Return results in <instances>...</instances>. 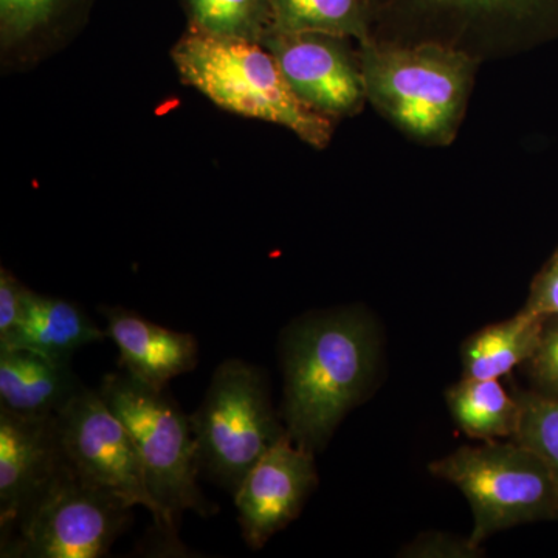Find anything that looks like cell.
I'll return each instance as SVG.
<instances>
[{"label": "cell", "mask_w": 558, "mask_h": 558, "mask_svg": "<svg viewBox=\"0 0 558 558\" xmlns=\"http://www.w3.org/2000/svg\"><path fill=\"white\" fill-rule=\"evenodd\" d=\"M289 438L318 453L368 395L379 360L377 332L355 310L312 312L290 323L279 343Z\"/></svg>", "instance_id": "obj_1"}, {"label": "cell", "mask_w": 558, "mask_h": 558, "mask_svg": "<svg viewBox=\"0 0 558 558\" xmlns=\"http://www.w3.org/2000/svg\"><path fill=\"white\" fill-rule=\"evenodd\" d=\"M172 61L183 81L220 108L281 124L315 148L328 145L329 120L296 97L263 44L191 31Z\"/></svg>", "instance_id": "obj_2"}, {"label": "cell", "mask_w": 558, "mask_h": 558, "mask_svg": "<svg viewBox=\"0 0 558 558\" xmlns=\"http://www.w3.org/2000/svg\"><path fill=\"white\" fill-rule=\"evenodd\" d=\"M190 424L201 475L231 497L256 462L288 433L275 413L266 374L240 359L226 360L216 368Z\"/></svg>", "instance_id": "obj_3"}, {"label": "cell", "mask_w": 558, "mask_h": 558, "mask_svg": "<svg viewBox=\"0 0 558 558\" xmlns=\"http://www.w3.org/2000/svg\"><path fill=\"white\" fill-rule=\"evenodd\" d=\"M98 391L126 425L137 447L150 495L168 519L178 526L186 510L199 517L218 512L197 483L201 470L190 416L178 402L165 389L150 387L126 371L106 374Z\"/></svg>", "instance_id": "obj_4"}, {"label": "cell", "mask_w": 558, "mask_h": 558, "mask_svg": "<svg viewBox=\"0 0 558 558\" xmlns=\"http://www.w3.org/2000/svg\"><path fill=\"white\" fill-rule=\"evenodd\" d=\"M365 44L362 75L369 100L414 137L449 140L468 97L469 58L438 44Z\"/></svg>", "instance_id": "obj_5"}, {"label": "cell", "mask_w": 558, "mask_h": 558, "mask_svg": "<svg viewBox=\"0 0 558 558\" xmlns=\"http://www.w3.org/2000/svg\"><path fill=\"white\" fill-rule=\"evenodd\" d=\"M457 486L473 512L475 546L490 535L532 521L557 519L558 481L545 461L519 440L461 447L429 464Z\"/></svg>", "instance_id": "obj_6"}, {"label": "cell", "mask_w": 558, "mask_h": 558, "mask_svg": "<svg viewBox=\"0 0 558 558\" xmlns=\"http://www.w3.org/2000/svg\"><path fill=\"white\" fill-rule=\"evenodd\" d=\"M132 506L84 478L64 457L43 492L5 535L3 558H98L108 556L130 527Z\"/></svg>", "instance_id": "obj_7"}, {"label": "cell", "mask_w": 558, "mask_h": 558, "mask_svg": "<svg viewBox=\"0 0 558 558\" xmlns=\"http://www.w3.org/2000/svg\"><path fill=\"white\" fill-rule=\"evenodd\" d=\"M64 457L84 478L112 492L135 508L148 509L156 527L178 545V526L150 495L137 447L126 425L102 400L100 391L84 387L57 414Z\"/></svg>", "instance_id": "obj_8"}, {"label": "cell", "mask_w": 558, "mask_h": 558, "mask_svg": "<svg viewBox=\"0 0 558 558\" xmlns=\"http://www.w3.org/2000/svg\"><path fill=\"white\" fill-rule=\"evenodd\" d=\"M318 484L314 453L301 449L288 433L250 470L234 495L241 534L260 549L300 515Z\"/></svg>", "instance_id": "obj_9"}, {"label": "cell", "mask_w": 558, "mask_h": 558, "mask_svg": "<svg viewBox=\"0 0 558 558\" xmlns=\"http://www.w3.org/2000/svg\"><path fill=\"white\" fill-rule=\"evenodd\" d=\"M260 44L304 105L323 116H344L362 105V70L355 68L341 36L271 31Z\"/></svg>", "instance_id": "obj_10"}, {"label": "cell", "mask_w": 558, "mask_h": 558, "mask_svg": "<svg viewBox=\"0 0 558 558\" xmlns=\"http://www.w3.org/2000/svg\"><path fill=\"white\" fill-rule=\"evenodd\" d=\"M64 459L53 416L0 409V535H5Z\"/></svg>", "instance_id": "obj_11"}, {"label": "cell", "mask_w": 558, "mask_h": 558, "mask_svg": "<svg viewBox=\"0 0 558 558\" xmlns=\"http://www.w3.org/2000/svg\"><path fill=\"white\" fill-rule=\"evenodd\" d=\"M106 332L120 351V368L150 387L167 389L175 377L199 362V344L189 332H175L149 322L137 312L101 306Z\"/></svg>", "instance_id": "obj_12"}, {"label": "cell", "mask_w": 558, "mask_h": 558, "mask_svg": "<svg viewBox=\"0 0 558 558\" xmlns=\"http://www.w3.org/2000/svg\"><path fill=\"white\" fill-rule=\"evenodd\" d=\"M86 387L70 362L25 348H0V409L21 416H53Z\"/></svg>", "instance_id": "obj_13"}, {"label": "cell", "mask_w": 558, "mask_h": 558, "mask_svg": "<svg viewBox=\"0 0 558 558\" xmlns=\"http://www.w3.org/2000/svg\"><path fill=\"white\" fill-rule=\"evenodd\" d=\"M109 339L80 306L28 289L20 323L0 348H25L58 362H70L86 344Z\"/></svg>", "instance_id": "obj_14"}, {"label": "cell", "mask_w": 558, "mask_h": 558, "mask_svg": "<svg viewBox=\"0 0 558 558\" xmlns=\"http://www.w3.org/2000/svg\"><path fill=\"white\" fill-rule=\"evenodd\" d=\"M545 319L523 310L515 317L487 326L462 348L465 379H495L527 363L537 351Z\"/></svg>", "instance_id": "obj_15"}, {"label": "cell", "mask_w": 558, "mask_h": 558, "mask_svg": "<svg viewBox=\"0 0 558 558\" xmlns=\"http://www.w3.org/2000/svg\"><path fill=\"white\" fill-rule=\"evenodd\" d=\"M447 403L458 427L473 439L515 435L520 400L495 379H462L447 391Z\"/></svg>", "instance_id": "obj_16"}, {"label": "cell", "mask_w": 558, "mask_h": 558, "mask_svg": "<svg viewBox=\"0 0 558 558\" xmlns=\"http://www.w3.org/2000/svg\"><path fill=\"white\" fill-rule=\"evenodd\" d=\"M271 31L352 36L368 43V0H270Z\"/></svg>", "instance_id": "obj_17"}, {"label": "cell", "mask_w": 558, "mask_h": 558, "mask_svg": "<svg viewBox=\"0 0 558 558\" xmlns=\"http://www.w3.org/2000/svg\"><path fill=\"white\" fill-rule=\"evenodd\" d=\"M193 31L263 43L274 28L270 0H186Z\"/></svg>", "instance_id": "obj_18"}, {"label": "cell", "mask_w": 558, "mask_h": 558, "mask_svg": "<svg viewBox=\"0 0 558 558\" xmlns=\"http://www.w3.org/2000/svg\"><path fill=\"white\" fill-rule=\"evenodd\" d=\"M444 20L538 22L558 20V0H396Z\"/></svg>", "instance_id": "obj_19"}, {"label": "cell", "mask_w": 558, "mask_h": 558, "mask_svg": "<svg viewBox=\"0 0 558 558\" xmlns=\"http://www.w3.org/2000/svg\"><path fill=\"white\" fill-rule=\"evenodd\" d=\"M520 417L513 439L537 453L558 481V399L520 395Z\"/></svg>", "instance_id": "obj_20"}, {"label": "cell", "mask_w": 558, "mask_h": 558, "mask_svg": "<svg viewBox=\"0 0 558 558\" xmlns=\"http://www.w3.org/2000/svg\"><path fill=\"white\" fill-rule=\"evenodd\" d=\"M64 0H0L3 47H11L49 24Z\"/></svg>", "instance_id": "obj_21"}, {"label": "cell", "mask_w": 558, "mask_h": 558, "mask_svg": "<svg viewBox=\"0 0 558 558\" xmlns=\"http://www.w3.org/2000/svg\"><path fill=\"white\" fill-rule=\"evenodd\" d=\"M527 363L539 395L558 399V318L545 319L537 351Z\"/></svg>", "instance_id": "obj_22"}, {"label": "cell", "mask_w": 558, "mask_h": 558, "mask_svg": "<svg viewBox=\"0 0 558 558\" xmlns=\"http://www.w3.org/2000/svg\"><path fill=\"white\" fill-rule=\"evenodd\" d=\"M483 549L469 538H454L447 534L421 535L400 550V557L414 558H472L480 557Z\"/></svg>", "instance_id": "obj_23"}, {"label": "cell", "mask_w": 558, "mask_h": 558, "mask_svg": "<svg viewBox=\"0 0 558 558\" xmlns=\"http://www.w3.org/2000/svg\"><path fill=\"white\" fill-rule=\"evenodd\" d=\"M27 292L10 270L0 269V339H5L20 323Z\"/></svg>", "instance_id": "obj_24"}, {"label": "cell", "mask_w": 558, "mask_h": 558, "mask_svg": "<svg viewBox=\"0 0 558 558\" xmlns=\"http://www.w3.org/2000/svg\"><path fill=\"white\" fill-rule=\"evenodd\" d=\"M524 310L534 312L543 318H558V250L534 282Z\"/></svg>", "instance_id": "obj_25"}]
</instances>
